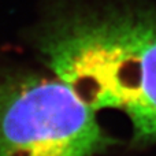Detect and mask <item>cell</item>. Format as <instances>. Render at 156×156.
I'll return each instance as SVG.
<instances>
[{
	"mask_svg": "<svg viewBox=\"0 0 156 156\" xmlns=\"http://www.w3.org/2000/svg\"><path fill=\"white\" fill-rule=\"evenodd\" d=\"M43 63L93 111L119 110L133 144H156V5L58 3L34 33Z\"/></svg>",
	"mask_w": 156,
	"mask_h": 156,
	"instance_id": "cell-1",
	"label": "cell"
},
{
	"mask_svg": "<svg viewBox=\"0 0 156 156\" xmlns=\"http://www.w3.org/2000/svg\"><path fill=\"white\" fill-rule=\"evenodd\" d=\"M114 143L96 111L54 74H0V156H94Z\"/></svg>",
	"mask_w": 156,
	"mask_h": 156,
	"instance_id": "cell-2",
	"label": "cell"
}]
</instances>
